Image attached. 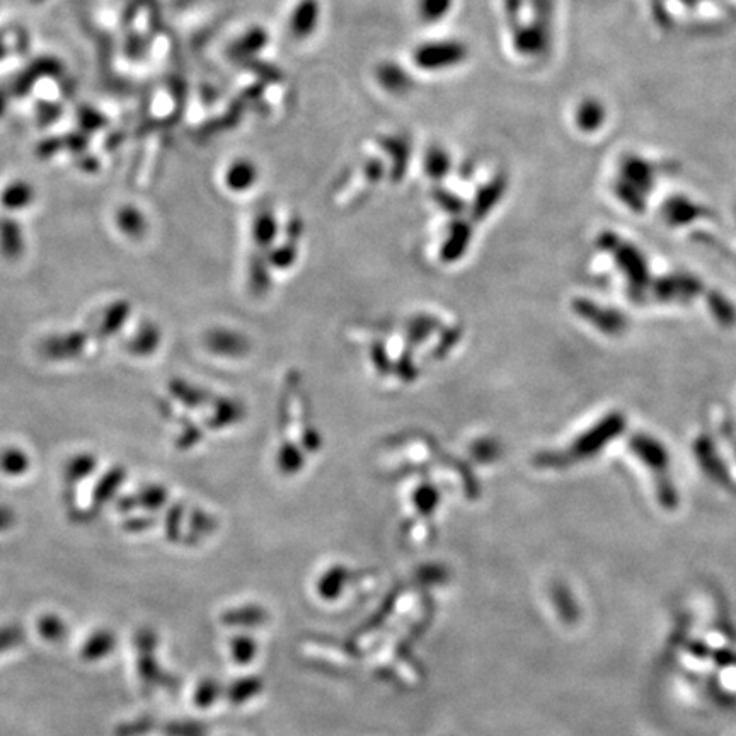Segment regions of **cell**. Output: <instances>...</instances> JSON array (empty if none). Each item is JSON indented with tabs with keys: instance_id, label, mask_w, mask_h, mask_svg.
Listing matches in <instances>:
<instances>
[{
	"instance_id": "cell-9",
	"label": "cell",
	"mask_w": 736,
	"mask_h": 736,
	"mask_svg": "<svg viewBox=\"0 0 736 736\" xmlns=\"http://www.w3.org/2000/svg\"><path fill=\"white\" fill-rule=\"evenodd\" d=\"M115 646V634L108 633V631H98V633L92 634L91 638L87 639L84 648L81 650V656L87 662H96V660H101L104 656L110 655L111 651L115 650Z\"/></svg>"
},
{
	"instance_id": "cell-8",
	"label": "cell",
	"mask_w": 736,
	"mask_h": 736,
	"mask_svg": "<svg viewBox=\"0 0 736 736\" xmlns=\"http://www.w3.org/2000/svg\"><path fill=\"white\" fill-rule=\"evenodd\" d=\"M0 251L6 258H18L23 254V230L16 220H0Z\"/></svg>"
},
{
	"instance_id": "cell-22",
	"label": "cell",
	"mask_w": 736,
	"mask_h": 736,
	"mask_svg": "<svg viewBox=\"0 0 736 736\" xmlns=\"http://www.w3.org/2000/svg\"><path fill=\"white\" fill-rule=\"evenodd\" d=\"M79 121H81V125L84 123V127H89L91 130H98V128L103 127L104 123L103 116L99 115L96 110L81 111Z\"/></svg>"
},
{
	"instance_id": "cell-24",
	"label": "cell",
	"mask_w": 736,
	"mask_h": 736,
	"mask_svg": "<svg viewBox=\"0 0 736 736\" xmlns=\"http://www.w3.org/2000/svg\"><path fill=\"white\" fill-rule=\"evenodd\" d=\"M12 94L7 87H0V118L6 115L9 103H11Z\"/></svg>"
},
{
	"instance_id": "cell-10",
	"label": "cell",
	"mask_w": 736,
	"mask_h": 736,
	"mask_svg": "<svg viewBox=\"0 0 736 736\" xmlns=\"http://www.w3.org/2000/svg\"><path fill=\"white\" fill-rule=\"evenodd\" d=\"M455 0H416V12L421 21L440 23L454 9Z\"/></svg>"
},
{
	"instance_id": "cell-16",
	"label": "cell",
	"mask_w": 736,
	"mask_h": 736,
	"mask_svg": "<svg viewBox=\"0 0 736 736\" xmlns=\"http://www.w3.org/2000/svg\"><path fill=\"white\" fill-rule=\"evenodd\" d=\"M266 41H268V36H266L263 29H253V31H249L248 35L242 36L241 40L237 41L236 46H234V53L244 57V53H248L249 50H254V52L259 50L261 52L265 48Z\"/></svg>"
},
{
	"instance_id": "cell-23",
	"label": "cell",
	"mask_w": 736,
	"mask_h": 736,
	"mask_svg": "<svg viewBox=\"0 0 736 736\" xmlns=\"http://www.w3.org/2000/svg\"><path fill=\"white\" fill-rule=\"evenodd\" d=\"M23 638V634L19 629H4L0 631V650H6L12 644L19 643Z\"/></svg>"
},
{
	"instance_id": "cell-11",
	"label": "cell",
	"mask_w": 736,
	"mask_h": 736,
	"mask_svg": "<svg viewBox=\"0 0 736 736\" xmlns=\"http://www.w3.org/2000/svg\"><path fill=\"white\" fill-rule=\"evenodd\" d=\"M128 316H130V305L127 302L111 305L99 328L101 336H113L120 329L121 324L127 322Z\"/></svg>"
},
{
	"instance_id": "cell-17",
	"label": "cell",
	"mask_w": 736,
	"mask_h": 736,
	"mask_svg": "<svg viewBox=\"0 0 736 736\" xmlns=\"http://www.w3.org/2000/svg\"><path fill=\"white\" fill-rule=\"evenodd\" d=\"M38 633L48 641H60L65 638L67 627L57 616H43L38 621Z\"/></svg>"
},
{
	"instance_id": "cell-3",
	"label": "cell",
	"mask_w": 736,
	"mask_h": 736,
	"mask_svg": "<svg viewBox=\"0 0 736 736\" xmlns=\"http://www.w3.org/2000/svg\"><path fill=\"white\" fill-rule=\"evenodd\" d=\"M319 23H321V2L299 0L288 18V31L295 40H305L316 33Z\"/></svg>"
},
{
	"instance_id": "cell-18",
	"label": "cell",
	"mask_w": 736,
	"mask_h": 736,
	"mask_svg": "<svg viewBox=\"0 0 736 736\" xmlns=\"http://www.w3.org/2000/svg\"><path fill=\"white\" fill-rule=\"evenodd\" d=\"M123 476H125V472L115 469V471L106 474L101 479V483H99L98 489H96V501H98L99 505L106 500H110L111 496L115 495L116 489L120 486L121 481L125 479Z\"/></svg>"
},
{
	"instance_id": "cell-25",
	"label": "cell",
	"mask_w": 736,
	"mask_h": 736,
	"mask_svg": "<svg viewBox=\"0 0 736 736\" xmlns=\"http://www.w3.org/2000/svg\"><path fill=\"white\" fill-rule=\"evenodd\" d=\"M12 524V512L7 508H0V530L7 529Z\"/></svg>"
},
{
	"instance_id": "cell-7",
	"label": "cell",
	"mask_w": 736,
	"mask_h": 736,
	"mask_svg": "<svg viewBox=\"0 0 736 736\" xmlns=\"http://www.w3.org/2000/svg\"><path fill=\"white\" fill-rule=\"evenodd\" d=\"M116 225L121 230V234L132 237V239H142L147 234V219L144 213L132 205H125L116 212Z\"/></svg>"
},
{
	"instance_id": "cell-5",
	"label": "cell",
	"mask_w": 736,
	"mask_h": 736,
	"mask_svg": "<svg viewBox=\"0 0 736 736\" xmlns=\"http://www.w3.org/2000/svg\"><path fill=\"white\" fill-rule=\"evenodd\" d=\"M258 179V167L249 159H236L230 162L225 171V184L232 191L249 190Z\"/></svg>"
},
{
	"instance_id": "cell-6",
	"label": "cell",
	"mask_w": 736,
	"mask_h": 736,
	"mask_svg": "<svg viewBox=\"0 0 736 736\" xmlns=\"http://www.w3.org/2000/svg\"><path fill=\"white\" fill-rule=\"evenodd\" d=\"M87 334L72 333L64 336H55L45 343V353L52 358H72L84 351Z\"/></svg>"
},
{
	"instance_id": "cell-21",
	"label": "cell",
	"mask_w": 736,
	"mask_h": 736,
	"mask_svg": "<svg viewBox=\"0 0 736 736\" xmlns=\"http://www.w3.org/2000/svg\"><path fill=\"white\" fill-rule=\"evenodd\" d=\"M152 728V721L150 719H140V721H133V723H128V725L121 726L120 730H118V735L120 736H138V735H144V733H147V731Z\"/></svg>"
},
{
	"instance_id": "cell-13",
	"label": "cell",
	"mask_w": 736,
	"mask_h": 736,
	"mask_svg": "<svg viewBox=\"0 0 736 736\" xmlns=\"http://www.w3.org/2000/svg\"><path fill=\"white\" fill-rule=\"evenodd\" d=\"M0 469L6 474L19 476L29 469L28 455L19 449H6V452L0 454Z\"/></svg>"
},
{
	"instance_id": "cell-4",
	"label": "cell",
	"mask_w": 736,
	"mask_h": 736,
	"mask_svg": "<svg viewBox=\"0 0 736 736\" xmlns=\"http://www.w3.org/2000/svg\"><path fill=\"white\" fill-rule=\"evenodd\" d=\"M35 198V188L23 179L7 184L6 188L0 193V203L12 212L31 207V203L35 202Z\"/></svg>"
},
{
	"instance_id": "cell-20",
	"label": "cell",
	"mask_w": 736,
	"mask_h": 736,
	"mask_svg": "<svg viewBox=\"0 0 736 736\" xmlns=\"http://www.w3.org/2000/svg\"><path fill=\"white\" fill-rule=\"evenodd\" d=\"M94 466L96 464H94L91 455H79L67 467V476L72 479L86 478L87 474L94 469Z\"/></svg>"
},
{
	"instance_id": "cell-12",
	"label": "cell",
	"mask_w": 736,
	"mask_h": 736,
	"mask_svg": "<svg viewBox=\"0 0 736 736\" xmlns=\"http://www.w3.org/2000/svg\"><path fill=\"white\" fill-rule=\"evenodd\" d=\"M157 345H159V329L149 324V326H144L140 333L133 336L128 348L137 355H149V353L156 350Z\"/></svg>"
},
{
	"instance_id": "cell-2",
	"label": "cell",
	"mask_w": 736,
	"mask_h": 736,
	"mask_svg": "<svg viewBox=\"0 0 736 736\" xmlns=\"http://www.w3.org/2000/svg\"><path fill=\"white\" fill-rule=\"evenodd\" d=\"M62 64L58 62L57 58L53 57H41L35 60L33 64L29 65L28 69L21 72V74L12 81L9 91H11L12 98H24L28 92L33 91V87L38 84L40 79H46V77H57L62 72Z\"/></svg>"
},
{
	"instance_id": "cell-1",
	"label": "cell",
	"mask_w": 736,
	"mask_h": 736,
	"mask_svg": "<svg viewBox=\"0 0 736 736\" xmlns=\"http://www.w3.org/2000/svg\"><path fill=\"white\" fill-rule=\"evenodd\" d=\"M469 48L460 40H438L421 43L413 53V62L425 72H445L466 62Z\"/></svg>"
},
{
	"instance_id": "cell-26",
	"label": "cell",
	"mask_w": 736,
	"mask_h": 736,
	"mask_svg": "<svg viewBox=\"0 0 736 736\" xmlns=\"http://www.w3.org/2000/svg\"><path fill=\"white\" fill-rule=\"evenodd\" d=\"M9 45H7L6 33H0V60L9 57Z\"/></svg>"
},
{
	"instance_id": "cell-14",
	"label": "cell",
	"mask_w": 736,
	"mask_h": 736,
	"mask_svg": "<svg viewBox=\"0 0 736 736\" xmlns=\"http://www.w3.org/2000/svg\"><path fill=\"white\" fill-rule=\"evenodd\" d=\"M380 84H384L391 91H401L408 87V75L404 74L399 65H384L379 69Z\"/></svg>"
},
{
	"instance_id": "cell-27",
	"label": "cell",
	"mask_w": 736,
	"mask_h": 736,
	"mask_svg": "<svg viewBox=\"0 0 736 736\" xmlns=\"http://www.w3.org/2000/svg\"><path fill=\"white\" fill-rule=\"evenodd\" d=\"M29 2H31V4H35V6H40V4H43L45 0H29Z\"/></svg>"
},
{
	"instance_id": "cell-15",
	"label": "cell",
	"mask_w": 736,
	"mask_h": 736,
	"mask_svg": "<svg viewBox=\"0 0 736 736\" xmlns=\"http://www.w3.org/2000/svg\"><path fill=\"white\" fill-rule=\"evenodd\" d=\"M450 162L452 159L447 154V150L442 147H432L426 154V171L435 178H440L449 171Z\"/></svg>"
},
{
	"instance_id": "cell-19",
	"label": "cell",
	"mask_w": 736,
	"mask_h": 736,
	"mask_svg": "<svg viewBox=\"0 0 736 736\" xmlns=\"http://www.w3.org/2000/svg\"><path fill=\"white\" fill-rule=\"evenodd\" d=\"M166 498V489L152 486V488L144 489L138 495V498H135V506H137V503H140V506H144L147 510H157V508H161Z\"/></svg>"
}]
</instances>
